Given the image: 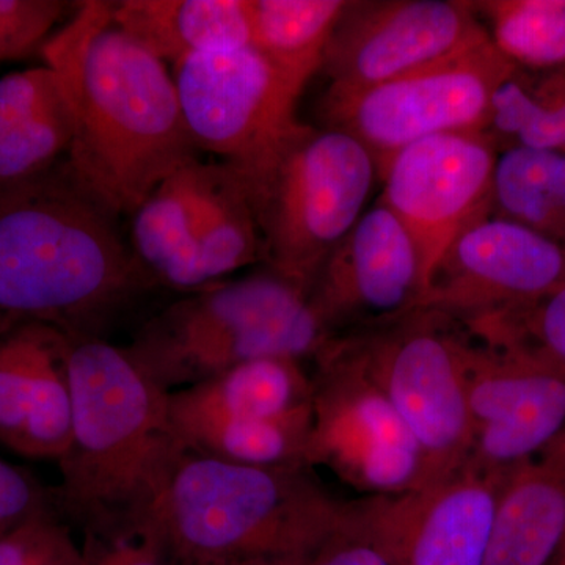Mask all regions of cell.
Masks as SVG:
<instances>
[{
    "instance_id": "cell-1",
    "label": "cell",
    "mask_w": 565,
    "mask_h": 565,
    "mask_svg": "<svg viewBox=\"0 0 565 565\" xmlns=\"http://www.w3.org/2000/svg\"><path fill=\"white\" fill-rule=\"evenodd\" d=\"M41 55L73 109L66 167L111 214L132 215L166 178L199 159L166 63L114 24L110 2L81 3Z\"/></svg>"
},
{
    "instance_id": "cell-2",
    "label": "cell",
    "mask_w": 565,
    "mask_h": 565,
    "mask_svg": "<svg viewBox=\"0 0 565 565\" xmlns=\"http://www.w3.org/2000/svg\"><path fill=\"white\" fill-rule=\"evenodd\" d=\"M65 159L41 180L0 195V313L46 323L71 340L107 334L158 289Z\"/></svg>"
},
{
    "instance_id": "cell-3",
    "label": "cell",
    "mask_w": 565,
    "mask_h": 565,
    "mask_svg": "<svg viewBox=\"0 0 565 565\" xmlns=\"http://www.w3.org/2000/svg\"><path fill=\"white\" fill-rule=\"evenodd\" d=\"M71 437L58 459L62 515L84 535L114 533L154 514L188 448L169 396L104 340H71Z\"/></svg>"
},
{
    "instance_id": "cell-4",
    "label": "cell",
    "mask_w": 565,
    "mask_h": 565,
    "mask_svg": "<svg viewBox=\"0 0 565 565\" xmlns=\"http://www.w3.org/2000/svg\"><path fill=\"white\" fill-rule=\"evenodd\" d=\"M345 503L311 468L244 467L188 451L156 516L177 565H307Z\"/></svg>"
},
{
    "instance_id": "cell-5",
    "label": "cell",
    "mask_w": 565,
    "mask_h": 565,
    "mask_svg": "<svg viewBox=\"0 0 565 565\" xmlns=\"http://www.w3.org/2000/svg\"><path fill=\"white\" fill-rule=\"evenodd\" d=\"M332 338L307 297L264 267L182 294L141 321L122 349L159 388L173 393L253 360H313Z\"/></svg>"
},
{
    "instance_id": "cell-6",
    "label": "cell",
    "mask_w": 565,
    "mask_h": 565,
    "mask_svg": "<svg viewBox=\"0 0 565 565\" xmlns=\"http://www.w3.org/2000/svg\"><path fill=\"white\" fill-rule=\"evenodd\" d=\"M230 167L247 193L264 267L308 297L330 253L363 215L379 180L373 156L351 134L300 122L262 158Z\"/></svg>"
},
{
    "instance_id": "cell-7",
    "label": "cell",
    "mask_w": 565,
    "mask_h": 565,
    "mask_svg": "<svg viewBox=\"0 0 565 565\" xmlns=\"http://www.w3.org/2000/svg\"><path fill=\"white\" fill-rule=\"evenodd\" d=\"M340 338L422 446L429 486L462 468L471 446L462 323L441 311L416 308L384 326Z\"/></svg>"
},
{
    "instance_id": "cell-8",
    "label": "cell",
    "mask_w": 565,
    "mask_h": 565,
    "mask_svg": "<svg viewBox=\"0 0 565 565\" xmlns=\"http://www.w3.org/2000/svg\"><path fill=\"white\" fill-rule=\"evenodd\" d=\"M313 362L308 465L327 468L364 497L429 487L422 446L344 341L333 337Z\"/></svg>"
},
{
    "instance_id": "cell-9",
    "label": "cell",
    "mask_w": 565,
    "mask_h": 565,
    "mask_svg": "<svg viewBox=\"0 0 565 565\" xmlns=\"http://www.w3.org/2000/svg\"><path fill=\"white\" fill-rule=\"evenodd\" d=\"M515 70L487 36L351 99L319 106L322 128L355 137L381 177L394 156L416 141L486 132L494 93Z\"/></svg>"
},
{
    "instance_id": "cell-10",
    "label": "cell",
    "mask_w": 565,
    "mask_h": 565,
    "mask_svg": "<svg viewBox=\"0 0 565 565\" xmlns=\"http://www.w3.org/2000/svg\"><path fill=\"white\" fill-rule=\"evenodd\" d=\"M489 36L463 0L345 2L327 44L323 104H334L449 57Z\"/></svg>"
},
{
    "instance_id": "cell-11",
    "label": "cell",
    "mask_w": 565,
    "mask_h": 565,
    "mask_svg": "<svg viewBox=\"0 0 565 565\" xmlns=\"http://www.w3.org/2000/svg\"><path fill=\"white\" fill-rule=\"evenodd\" d=\"M185 128L196 150L245 167L300 125L302 93L253 46L203 52L174 65Z\"/></svg>"
},
{
    "instance_id": "cell-12",
    "label": "cell",
    "mask_w": 565,
    "mask_h": 565,
    "mask_svg": "<svg viewBox=\"0 0 565 565\" xmlns=\"http://www.w3.org/2000/svg\"><path fill=\"white\" fill-rule=\"evenodd\" d=\"M500 148L487 132L441 134L408 145L385 167L381 202L399 218L422 262L424 294L449 245L493 214Z\"/></svg>"
},
{
    "instance_id": "cell-13",
    "label": "cell",
    "mask_w": 565,
    "mask_h": 565,
    "mask_svg": "<svg viewBox=\"0 0 565 565\" xmlns=\"http://www.w3.org/2000/svg\"><path fill=\"white\" fill-rule=\"evenodd\" d=\"M460 356L471 424L463 465L505 476L564 433V375L487 343L463 323Z\"/></svg>"
},
{
    "instance_id": "cell-14",
    "label": "cell",
    "mask_w": 565,
    "mask_h": 565,
    "mask_svg": "<svg viewBox=\"0 0 565 565\" xmlns=\"http://www.w3.org/2000/svg\"><path fill=\"white\" fill-rule=\"evenodd\" d=\"M565 285V250L519 223L486 215L449 245L419 308L460 322L530 307Z\"/></svg>"
},
{
    "instance_id": "cell-15",
    "label": "cell",
    "mask_w": 565,
    "mask_h": 565,
    "mask_svg": "<svg viewBox=\"0 0 565 565\" xmlns=\"http://www.w3.org/2000/svg\"><path fill=\"white\" fill-rule=\"evenodd\" d=\"M423 297L414 239L379 200L330 253L307 299L327 332L341 337L411 313Z\"/></svg>"
},
{
    "instance_id": "cell-16",
    "label": "cell",
    "mask_w": 565,
    "mask_h": 565,
    "mask_svg": "<svg viewBox=\"0 0 565 565\" xmlns=\"http://www.w3.org/2000/svg\"><path fill=\"white\" fill-rule=\"evenodd\" d=\"M71 338L22 321L0 333V445L31 459L57 460L71 437Z\"/></svg>"
},
{
    "instance_id": "cell-17",
    "label": "cell",
    "mask_w": 565,
    "mask_h": 565,
    "mask_svg": "<svg viewBox=\"0 0 565 565\" xmlns=\"http://www.w3.org/2000/svg\"><path fill=\"white\" fill-rule=\"evenodd\" d=\"M505 476L463 465L418 492L384 497L397 564L484 565Z\"/></svg>"
},
{
    "instance_id": "cell-18",
    "label": "cell",
    "mask_w": 565,
    "mask_h": 565,
    "mask_svg": "<svg viewBox=\"0 0 565 565\" xmlns=\"http://www.w3.org/2000/svg\"><path fill=\"white\" fill-rule=\"evenodd\" d=\"M74 115L55 71L40 66L0 79V195L41 180L68 156Z\"/></svg>"
},
{
    "instance_id": "cell-19",
    "label": "cell",
    "mask_w": 565,
    "mask_h": 565,
    "mask_svg": "<svg viewBox=\"0 0 565 565\" xmlns=\"http://www.w3.org/2000/svg\"><path fill=\"white\" fill-rule=\"evenodd\" d=\"M565 539V430L505 476L484 565H546Z\"/></svg>"
},
{
    "instance_id": "cell-20",
    "label": "cell",
    "mask_w": 565,
    "mask_h": 565,
    "mask_svg": "<svg viewBox=\"0 0 565 565\" xmlns=\"http://www.w3.org/2000/svg\"><path fill=\"white\" fill-rule=\"evenodd\" d=\"M313 382L302 360H253L202 384L170 393V418L178 435L226 419H267L311 407Z\"/></svg>"
},
{
    "instance_id": "cell-21",
    "label": "cell",
    "mask_w": 565,
    "mask_h": 565,
    "mask_svg": "<svg viewBox=\"0 0 565 565\" xmlns=\"http://www.w3.org/2000/svg\"><path fill=\"white\" fill-rule=\"evenodd\" d=\"M111 21L172 65L203 52L252 46V0H125Z\"/></svg>"
},
{
    "instance_id": "cell-22",
    "label": "cell",
    "mask_w": 565,
    "mask_h": 565,
    "mask_svg": "<svg viewBox=\"0 0 565 565\" xmlns=\"http://www.w3.org/2000/svg\"><path fill=\"white\" fill-rule=\"evenodd\" d=\"M206 169L200 159L181 167L131 215L129 245L158 289L180 294L202 289L192 237Z\"/></svg>"
},
{
    "instance_id": "cell-23",
    "label": "cell",
    "mask_w": 565,
    "mask_h": 565,
    "mask_svg": "<svg viewBox=\"0 0 565 565\" xmlns=\"http://www.w3.org/2000/svg\"><path fill=\"white\" fill-rule=\"evenodd\" d=\"M193 252L202 289L262 262V239L247 193L228 163H207L193 228Z\"/></svg>"
},
{
    "instance_id": "cell-24",
    "label": "cell",
    "mask_w": 565,
    "mask_h": 565,
    "mask_svg": "<svg viewBox=\"0 0 565 565\" xmlns=\"http://www.w3.org/2000/svg\"><path fill=\"white\" fill-rule=\"evenodd\" d=\"M345 0H252V46L297 92L321 71Z\"/></svg>"
},
{
    "instance_id": "cell-25",
    "label": "cell",
    "mask_w": 565,
    "mask_h": 565,
    "mask_svg": "<svg viewBox=\"0 0 565 565\" xmlns=\"http://www.w3.org/2000/svg\"><path fill=\"white\" fill-rule=\"evenodd\" d=\"M493 215L565 250V152L501 151L493 178Z\"/></svg>"
},
{
    "instance_id": "cell-26",
    "label": "cell",
    "mask_w": 565,
    "mask_h": 565,
    "mask_svg": "<svg viewBox=\"0 0 565 565\" xmlns=\"http://www.w3.org/2000/svg\"><path fill=\"white\" fill-rule=\"evenodd\" d=\"M313 411L267 419H226L180 434L193 455L244 467H307ZM313 470V468H311Z\"/></svg>"
},
{
    "instance_id": "cell-27",
    "label": "cell",
    "mask_w": 565,
    "mask_h": 565,
    "mask_svg": "<svg viewBox=\"0 0 565 565\" xmlns=\"http://www.w3.org/2000/svg\"><path fill=\"white\" fill-rule=\"evenodd\" d=\"M486 132L503 151L565 152V68H516L494 93Z\"/></svg>"
},
{
    "instance_id": "cell-28",
    "label": "cell",
    "mask_w": 565,
    "mask_h": 565,
    "mask_svg": "<svg viewBox=\"0 0 565 565\" xmlns=\"http://www.w3.org/2000/svg\"><path fill=\"white\" fill-rule=\"evenodd\" d=\"M490 40L515 68H565V0L471 2Z\"/></svg>"
},
{
    "instance_id": "cell-29",
    "label": "cell",
    "mask_w": 565,
    "mask_h": 565,
    "mask_svg": "<svg viewBox=\"0 0 565 565\" xmlns=\"http://www.w3.org/2000/svg\"><path fill=\"white\" fill-rule=\"evenodd\" d=\"M475 337L565 377V285L530 307L465 322Z\"/></svg>"
},
{
    "instance_id": "cell-30",
    "label": "cell",
    "mask_w": 565,
    "mask_h": 565,
    "mask_svg": "<svg viewBox=\"0 0 565 565\" xmlns=\"http://www.w3.org/2000/svg\"><path fill=\"white\" fill-rule=\"evenodd\" d=\"M307 565H399L384 523V497L348 501L343 515Z\"/></svg>"
},
{
    "instance_id": "cell-31",
    "label": "cell",
    "mask_w": 565,
    "mask_h": 565,
    "mask_svg": "<svg viewBox=\"0 0 565 565\" xmlns=\"http://www.w3.org/2000/svg\"><path fill=\"white\" fill-rule=\"evenodd\" d=\"M68 520L52 508L0 535V565H87Z\"/></svg>"
},
{
    "instance_id": "cell-32",
    "label": "cell",
    "mask_w": 565,
    "mask_h": 565,
    "mask_svg": "<svg viewBox=\"0 0 565 565\" xmlns=\"http://www.w3.org/2000/svg\"><path fill=\"white\" fill-rule=\"evenodd\" d=\"M66 6L61 0H0V63L43 51Z\"/></svg>"
},
{
    "instance_id": "cell-33",
    "label": "cell",
    "mask_w": 565,
    "mask_h": 565,
    "mask_svg": "<svg viewBox=\"0 0 565 565\" xmlns=\"http://www.w3.org/2000/svg\"><path fill=\"white\" fill-rule=\"evenodd\" d=\"M82 546L87 565H177L156 512L114 533L84 535Z\"/></svg>"
},
{
    "instance_id": "cell-34",
    "label": "cell",
    "mask_w": 565,
    "mask_h": 565,
    "mask_svg": "<svg viewBox=\"0 0 565 565\" xmlns=\"http://www.w3.org/2000/svg\"><path fill=\"white\" fill-rule=\"evenodd\" d=\"M52 508H58L55 490H47L31 473L0 457V535Z\"/></svg>"
},
{
    "instance_id": "cell-35",
    "label": "cell",
    "mask_w": 565,
    "mask_h": 565,
    "mask_svg": "<svg viewBox=\"0 0 565 565\" xmlns=\"http://www.w3.org/2000/svg\"><path fill=\"white\" fill-rule=\"evenodd\" d=\"M546 565H565V539L559 548H557L555 556H553L552 559H550V563Z\"/></svg>"
},
{
    "instance_id": "cell-36",
    "label": "cell",
    "mask_w": 565,
    "mask_h": 565,
    "mask_svg": "<svg viewBox=\"0 0 565 565\" xmlns=\"http://www.w3.org/2000/svg\"><path fill=\"white\" fill-rule=\"evenodd\" d=\"M13 323L17 322L10 321V319L7 318V316L0 313V333H3L6 332V330H9L10 327L13 326Z\"/></svg>"
},
{
    "instance_id": "cell-37",
    "label": "cell",
    "mask_w": 565,
    "mask_h": 565,
    "mask_svg": "<svg viewBox=\"0 0 565 565\" xmlns=\"http://www.w3.org/2000/svg\"><path fill=\"white\" fill-rule=\"evenodd\" d=\"M196 565H245V564H196Z\"/></svg>"
}]
</instances>
